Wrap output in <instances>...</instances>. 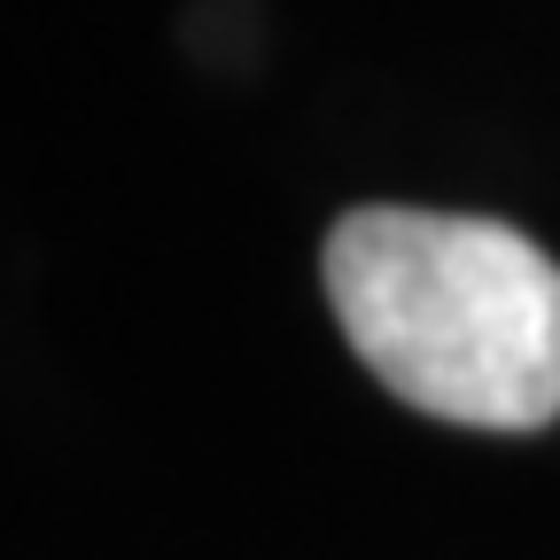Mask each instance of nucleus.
Listing matches in <instances>:
<instances>
[{
    "label": "nucleus",
    "mask_w": 560,
    "mask_h": 560,
    "mask_svg": "<svg viewBox=\"0 0 560 560\" xmlns=\"http://www.w3.org/2000/svg\"><path fill=\"white\" fill-rule=\"evenodd\" d=\"M327 304L412 412L506 436L560 420V265L499 219L350 210L327 234Z\"/></svg>",
    "instance_id": "1"
}]
</instances>
